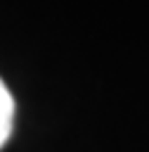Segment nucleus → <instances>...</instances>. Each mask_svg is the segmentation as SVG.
<instances>
[{
    "instance_id": "f257e3e1",
    "label": "nucleus",
    "mask_w": 149,
    "mask_h": 152,
    "mask_svg": "<svg viewBox=\"0 0 149 152\" xmlns=\"http://www.w3.org/2000/svg\"><path fill=\"white\" fill-rule=\"evenodd\" d=\"M14 97L7 88V83L0 78V150L7 145L12 131H14Z\"/></svg>"
}]
</instances>
